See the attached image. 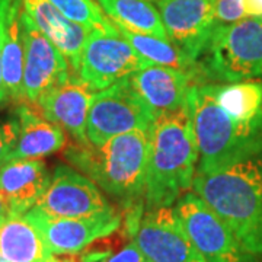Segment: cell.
<instances>
[{
  "label": "cell",
  "instance_id": "1",
  "mask_svg": "<svg viewBox=\"0 0 262 262\" xmlns=\"http://www.w3.org/2000/svg\"><path fill=\"white\" fill-rule=\"evenodd\" d=\"M187 108L198 147L196 173L262 153V79L192 84Z\"/></svg>",
  "mask_w": 262,
  "mask_h": 262
},
{
  "label": "cell",
  "instance_id": "2",
  "mask_svg": "<svg viewBox=\"0 0 262 262\" xmlns=\"http://www.w3.org/2000/svg\"><path fill=\"white\" fill-rule=\"evenodd\" d=\"M149 141V131H130L101 146H69L64 159L92 179L124 213L144 211Z\"/></svg>",
  "mask_w": 262,
  "mask_h": 262
},
{
  "label": "cell",
  "instance_id": "3",
  "mask_svg": "<svg viewBox=\"0 0 262 262\" xmlns=\"http://www.w3.org/2000/svg\"><path fill=\"white\" fill-rule=\"evenodd\" d=\"M192 191L248 252L262 258V153L215 172L195 173Z\"/></svg>",
  "mask_w": 262,
  "mask_h": 262
},
{
  "label": "cell",
  "instance_id": "4",
  "mask_svg": "<svg viewBox=\"0 0 262 262\" xmlns=\"http://www.w3.org/2000/svg\"><path fill=\"white\" fill-rule=\"evenodd\" d=\"M144 211L172 207L192 189L198 163L188 108L158 117L150 127Z\"/></svg>",
  "mask_w": 262,
  "mask_h": 262
},
{
  "label": "cell",
  "instance_id": "5",
  "mask_svg": "<svg viewBox=\"0 0 262 262\" xmlns=\"http://www.w3.org/2000/svg\"><path fill=\"white\" fill-rule=\"evenodd\" d=\"M198 72L204 83L262 79V18L217 24Z\"/></svg>",
  "mask_w": 262,
  "mask_h": 262
},
{
  "label": "cell",
  "instance_id": "6",
  "mask_svg": "<svg viewBox=\"0 0 262 262\" xmlns=\"http://www.w3.org/2000/svg\"><path fill=\"white\" fill-rule=\"evenodd\" d=\"M155 120L156 117L125 77L94 94L88 115V140L94 146H101L124 133L150 131Z\"/></svg>",
  "mask_w": 262,
  "mask_h": 262
},
{
  "label": "cell",
  "instance_id": "7",
  "mask_svg": "<svg viewBox=\"0 0 262 262\" xmlns=\"http://www.w3.org/2000/svg\"><path fill=\"white\" fill-rule=\"evenodd\" d=\"M173 208L188 237L206 262H258V258L245 249L214 210L196 194L185 192Z\"/></svg>",
  "mask_w": 262,
  "mask_h": 262
},
{
  "label": "cell",
  "instance_id": "8",
  "mask_svg": "<svg viewBox=\"0 0 262 262\" xmlns=\"http://www.w3.org/2000/svg\"><path fill=\"white\" fill-rule=\"evenodd\" d=\"M151 64L120 35L91 31L84 41L77 77L92 92H101Z\"/></svg>",
  "mask_w": 262,
  "mask_h": 262
},
{
  "label": "cell",
  "instance_id": "9",
  "mask_svg": "<svg viewBox=\"0 0 262 262\" xmlns=\"http://www.w3.org/2000/svg\"><path fill=\"white\" fill-rule=\"evenodd\" d=\"M24 37V101L37 105L38 101L70 76V66L60 50L34 24L25 9L20 13Z\"/></svg>",
  "mask_w": 262,
  "mask_h": 262
},
{
  "label": "cell",
  "instance_id": "10",
  "mask_svg": "<svg viewBox=\"0 0 262 262\" xmlns=\"http://www.w3.org/2000/svg\"><path fill=\"white\" fill-rule=\"evenodd\" d=\"M35 207L48 215L66 219L95 217L117 210L92 179L69 165L54 169L50 185Z\"/></svg>",
  "mask_w": 262,
  "mask_h": 262
},
{
  "label": "cell",
  "instance_id": "11",
  "mask_svg": "<svg viewBox=\"0 0 262 262\" xmlns=\"http://www.w3.org/2000/svg\"><path fill=\"white\" fill-rule=\"evenodd\" d=\"M168 39L198 63L204 56L217 25L215 0H155Z\"/></svg>",
  "mask_w": 262,
  "mask_h": 262
},
{
  "label": "cell",
  "instance_id": "12",
  "mask_svg": "<svg viewBox=\"0 0 262 262\" xmlns=\"http://www.w3.org/2000/svg\"><path fill=\"white\" fill-rule=\"evenodd\" d=\"M24 215L37 227L53 255L82 252L98 239L115 233L122 223L118 210L95 217L66 219L48 215L38 207H32Z\"/></svg>",
  "mask_w": 262,
  "mask_h": 262
},
{
  "label": "cell",
  "instance_id": "13",
  "mask_svg": "<svg viewBox=\"0 0 262 262\" xmlns=\"http://www.w3.org/2000/svg\"><path fill=\"white\" fill-rule=\"evenodd\" d=\"M134 242L151 262H206L173 207L144 211Z\"/></svg>",
  "mask_w": 262,
  "mask_h": 262
},
{
  "label": "cell",
  "instance_id": "14",
  "mask_svg": "<svg viewBox=\"0 0 262 262\" xmlns=\"http://www.w3.org/2000/svg\"><path fill=\"white\" fill-rule=\"evenodd\" d=\"M128 80L156 118L185 108L189 88L200 83L194 73L159 64L143 67Z\"/></svg>",
  "mask_w": 262,
  "mask_h": 262
},
{
  "label": "cell",
  "instance_id": "15",
  "mask_svg": "<svg viewBox=\"0 0 262 262\" xmlns=\"http://www.w3.org/2000/svg\"><path fill=\"white\" fill-rule=\"evenodd\" d=\"M92 99V91L77 76L72 75L66 83L44 95L35 106L48 121L67 131L77 144H89L86 128Z\"/></svg>",
  "mask_w": 262,
  "mask_h": 262
},
{
  "label": "cell",
  "instance_id": "16",
  "mask_svg": "<svg viewBox=\"0 0 262 262\" xmlns=\"http://www.w3.org/2000/svg\"><path fill=\"white\" fill-rule=\"evenodd\" d=\"M51 173L41 159L10 160L0 168V192L12 215H24L37 206L50 185Z\"/></svg>",
  "mask_w": 262,
  "mask_h": 262
},
{
  "label": "cell",
  "instance_id": "17",
  "mask_svg": "<svg viewBox=\"0 0 262 262\" xmlns=\"http://www.w3.org/2000/svg\"><path fill=\"white\" fill-rule=\"evenodd\" d=\"M22 5L38 29L66 57L72 75H77L89 31L66 18L50 0H22Z\"/></svg>",
  "mask_w": 262,
  "mask_h": 262
},
{
  "label": "cell",
  "instance_id": "18",
  "mask_svg": "<svg viewBox=\"0 0 262 262\" xmlns=\"http://www.w3.org/2000/svg\"><path fill=\"white\" fill-rule=\"evenodd\" d=\"M15 118L18 120L19 134L8 162L39 159L64 147V130L48 121L41 111H35L31 106V103L19 102L15 110Z\"/></svg>",
  "mask_w": 262,
  "mask_h": 262
},
{
  "label": "cell",
  "instance_id": "19",
  "mask_svg": "<svg viewBox=\"0 0 262 262\" xmlns=\"http://www.w3.org/2000/svg\"><path fill=\"white\" fill-rule=\"evenodd\" d=\"M0 256L9 262H50L53 253L25 215H12L0 226Z\"/></svg>",
  "mask_w": 262,
  "mask_h": 262
},
{
  "label": "cell",
  "instance_id": "20",
  "mask_svg": "<svg viewBox=\"0 0 262 262\" xmlns=\"http://www.w3.org/2000/svg\"><path fill=\"white\" fill-rule=\"evenodd\" d=\"M22 0H13L10 5L6 34L3 42V83L9 101H24V37L20 13Z\"/></svg>",
  "mask_w": 262,
  "mask_h": 262
},
{
  "label": "cell",
  "instance_id": "21",
  "mask_svg": "<svg viewBox=\"0 0 262 262\" xmlns=\"http://www.w3.org/2000/svg\"><path fill=\"white\" fill-rule=\"evenodd\" d=\"M115 27L168 39L159 10L150 0H96Z\"/></svg>",
  "mask_w": 262,
  "mask_h": 262
},
{
  "label": "cell",
  "instance_id": "22",
  "mask_svg": "<svg viewBox=\"0 0 262 262\" xmlns=\"http://www.w3.org/2000/svg\"><path fill=\"white\" fill-rule=\"evenodd\" d=\"M118 31H120L121 37L136 50V53L143 57L144 60H147L149 63L168 66V67L194 73L198 82L203 83V80L200 77V72H198V63H194L187 56H184L169 39H162V38L153 37V35H144V34L133 32V31L124 28H118Z\"/></svg>",
  "mask_w": 262,
  "mask_h": 262
},
{
  "label": "cell",
  "instance_id": "23",
  "mask_svg": "<svg viewBox=\"0 0 262 262\" xmlns=\"http://www.w3.org/2000/svg\"><path fill=\"white\" fill-rule=\"evenodd\" d=\"M66 18L91 31H101L110 35H120V31L106 16L96 0H50Z\"/></svg>",
  "mask_w": 262,
  "mask_h": 262
},
{
  "label": "cell",
  "instance_id": "24",
  "mask_svg": "<svg viewBox=\"0 0 262 262\" xmlns=\"http://www.w3.org/2000/svg\"><path fill=\"white\" fill-rule=\"evenodd\" d=\"M19 134V124L16 118L0 124V168L8 163L9 155L16 144Z\"/></svg>",
  "mask_w": 262,
  "mask_h": 262
},
{
  "label": "cell",
  "instance_id": "25",
  "mask_svg": "<svg viewBox=\"0 0 262 262\" xmlns=\"http://www.w3.org/2000/svg\"><path fill=\"white\" fill-rule=\"evenodd\" d=\"M245 16L242 0H215L217 24H233Z\"/></svg>",
  "mask_w": 262,
  "mask_h": 262
},
{
  "label": "cell",
  "instance_id": "26",
  "mask_svg": "<svg viewBox=\"0 0 262 262\" xmlns=\"http://www.w3.org/2000/svg\"><path fill=\"white\" fill-rule=\"evenodd\" d=\"M13 0H0V106L9 101L8 92L3 83V42H5V34H6V24L9 16V9Z\"/></svg>",
  "mask_w": 262,
  "mask_h": 262
},
{
  "label": "cell",
  "instance_id": "27",
  "mask_svg": "<svg viewBox=\"0 0 262 262\" xmlns=\"http://www.w3.org/2000/svg\"><path fill=\"white\" fill-rule=\"evenodd\" d=\"M105 262H151L141 252V249L137 246V244L133 241L131 244L125 245L121 251L111 255Z\"/></svg>",
  "mask_w": 262,
  "mask_h": 262
},
{
  "label": "cell",
  "instance_id": "28",
  "mask_svg": "<svg viewBox=\"0 0 262 262\" xmlns=\"http://www.w3.org/2000/svg\"><path fill=\"white\" fill-rule=\"evenodd\" d=\"M245 16L262 18V0H242Z\"/></svg>",
  "mask_w": 262,
  "mask_h": 262
},
{
  "label": "cell",
  "instance_id": "29",
  "mask_svg": "<svg viewBox=\"0 0 262 262\" xmlns=\"http://www.w3.org/2000/svg\"><path fill=\"white\" fill-rule=\"evenodd\" d=\"M9 217H10V210H9V206H8V201H6L5 195L0 192V226L3 225Z\"/></svg>",
  "mask_w": 262,
  "mask_h": 262
},
{
  "label": "cell",
  "instance_id": "30",
  "mask_svg": "<svg viewBox=\"0 0 262 262\" xmlns=\"http://www.w3.org/2000/svg\"><path fill=\"white\" fill-rule=\"evenodd\" d=\"M50 262H79V253H67V255H53Z\"/></svg>",
  "mask_w": 262,
  "mask_h": 262
},
{
  "label": "cell",
  "instance_id": "31",
  "mask_svg": "<svg viewBox=\"0 0 262 262\" xmlns=\"http://www.w3.org/2000/svg\"><path fill=\"white\" fill-rule=\"evenodd\" d=\"M0 262H9V261H6L5 258H2V256H0Z\"/></svg>",
  "mask_w": 262,
  "mask_h": 262
},
{
  "label": "cell",
  "instance_id": "32",
  "mask_svg": "<svg viewBox=\"0 0 262 262\" xmlns=\"http://www.w3.org/2000/svg\"><path fill=\"white\" fill-rule=\"evenodd\" d=\"M150 2H155V0H150Z\"/></svg>",
  "mask_w": 262,
  "mask_h": 262
}]
</instances>
